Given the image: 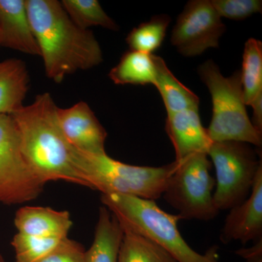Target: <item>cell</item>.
I'll use <instances>...</instances> for the list:
<instances>
[{
	"label": "cell",
	"mask_w": 262,
	"mask_h": 262,
	"mask_svg": "<svg viewBox=\"0 0 262 262\" xmlns=\"http://www.w3.org/2000/svg\"><path fill=\"white\" fill-rule=\"evenodd\" d=\"M57 119L63 136L72 147L82 152H106L107 132L84 101L69 108H57Z\"/></svg>",
	"instance_id": "obj_10"
},
{
	"label": "cell",
	"mask_w": 262,
	"mask_h": 262,
	"mask_svg": "<svg viewBox=\"0 0 262 262\" xmlns=\"http://www.w3.org/2000/svg\"><path fill=\"white\" fill-rule=\"evenodd\" d=\"M76 168L88 187L101 194H121L156 201L163 196L177 161L161 167L137 166L110 158L106 152H82L72 147Z\"/></svg>",
	"instance_id": "obj_4"
},
{
	"label": "cell",
	"mask_w": 262,
	"mask_h": 262,
	"mask_svg": "<svg viewBox=\"0 0 262 262\" xmlns=\"http://www.w3.org/2000/svg\"><path fill=\"white\" fill-rule=\"evenodd\" d=\"M165 130L175 149L177 161L195 153L208 155L213 143L202 124L199 110H184L167 115Z\"/></svg>",
	"instance_id": "obj_12"
},
{
	"label": "cell",
	"mask_w": 262,
	"mask_h": 262,
	"mask_svg": "<svg viewBox=\"0 0 262 262\" xmlns=\"http://www.w3.org/2000/svg\"><path fill=\"white\" fill-rule=\"evenodd\" d=\"M108 77L114 83L120 85H154L155 67L151 54L126 52L122 55L118 64L110 71Z\"/></svg>",
	"instance_id": "obj_18"
},
{
	"label": "cell",
	"mask_w": 262,
	"mask_h": 262,
	"mask_svg": "<svg viewBox=\"0 0 262 262\" xmlns=\"http://www.w3.org/2000/svg\"><path fill=\"white\" fill-rule=\"evenodd\" d=\"M61 3L72 21L81 29L101 27L118 30L117 24L106 14L97 0H63Z\"/></svg>",
	"instance_id": "obj_21"
},
{
	"label": "cell",
	"mask_w": 262,
	"mask_h": 262,
	"mask_svg": "<svg viewBox=\"0 0 262 262\" xmlns=\"http://www.w3.org/2000/svg\"><path fill=\"white\" fill-rule=\"evenodd\" d=\"M0 262H6L1 253H0Z\"/></svg>",
	"instance_id": "obj_29"
},
{
	"label": "cell",
	"mask_w": 262,
	"mask_h": 262,
	"mask_svg": "<svg viewBox=\"0 0 262 262\" xmlns=\"http://www.w3.org/2000/svg\"><path fill=\"white\" fill-rule=\"evenodd\" d=\"M258 155L247 143H212L208 156L215 170L213 203L219 211L232 209L247 199L258 169L262 166Z\"/></svg>",
	"instance_id": "obj_7"
},
{
	"label": "cell",
	"mask_w": 262,
	"mask_h": 262,
	"mask_svg": "<svg viewBox=\"0 0 262 262\" xmlns=\"http://www.w3.org/2000/svg\"><path fill=\"white\" fill-rule=\"evenodd\" d=\"M155 67V84L161 95L167 115L187 110H199L200 99L180 82L167 67L165 61L151 54Z\"/></svg>",
	"instance_id": "obj_17"
},
{
	"label": "cell",
	"mask_w": 262,
	"mask_h": 262,
	"mask_svg": "<svg viewBox=\"0 0 262 262\" xmlns=\"http://www.w3.org/2000/svg\"><path fill=\"white\" fill-rule=\"evenodd\" d=\"M29 86L27 65L22 60L0 61V115H12L24 106Z\"/></svg>",
	"instance_id": "obj_16"
},
{
	"label": "cell",
	"mask_w": 262,
	"mask_h": 262,
	"mask_svg": "<svg viewBox=\"0 0 262 262\" xmlns=\"http://www.w3.org/2000/svg\"><path fill=\"white\" fill-rule=\"evenodd\" d=\"M65 238L37 237L18 232L12 239L11 245L17 262H37L53 251Z\"/></svg>",
	"instance_id": "obj_23"
},
{
	"label": "cell",
	"mask_w": 262,
	"mask_h": 262,
	"mask_svg": "<svg viewBox=\"0 0 262 262\" xmlns=\"http://www.w3.org/2000/svg\"><path fill=\"white\" fill-rule=\"evenodd\" d=\"M225 25L209 0H193L177 18L171 34V44L182 56L201 55L218 48Z\"/></svg>",
	"instance_id": "obj_9"
},
{
	"label": "cell",
	"mask_w": 262,
	"mask_h": 262,
	"mask_svg": "<svg viewBox=\"0 0 262 262\" xmlns=\"http://www.w3.org/2000/svg\"><path fill=\"white\" fill-rule=\"evenodd\" d=\"M123 230L118 262H177L151 239L128 229Z\"/></svg>",
	"instance_id": "obj_19"
},
{
	"label": "cell",
	"mask_w": 262,
	"mask_h": 262,
	"mask_svg": "<svg viewBox=\"0 0 262 262\" xmlns=\"http://www.w3.org/2000/svg\"><path fill=\"white\" fill-rule=\"evenodd\" d=\"M262 238V166L258 169L252 189L247 199L229 210L221 230L222 244L249 241Z\"/></svg>",
	"instance_id": "obj_11"
},
{
	"label": "cell",
	"mask_w": 262,
	"mask_h": 262,
	"mask_svg": "<svg viewBox=\"0 0 262 262\" xmlns=\"http://www.w3.org/2000/svg\"><path fill=\"white\" fill-rule=\"evenodd\" d=\"M211 3L221 18L235 20H244L262 9L260 0H212Z\"/></svg>",
	"instance_id": "obj_24"
},
{
	"label": "cell",
	"mask_w": 262,
	"mask_h": 262,
	"mask_svg": "<svg viewBox=\"0 0 262 262\" xmlns=\"http://www.w3.org/2000/svg\"><path fill=\"white\" fill-rule=\"evenodd\" d=\"M235 253L246 261L262 258V238L256 241L251 247L239 248L235 251Z\"/></svg>",
	"instance_id": "obj_26"
},
{
	"label": "cell",
	"mask_w": 262,
	"mask_h": 262,
	"mask_svg": "<svg viewBox=\"0 0 262 262\" xmlns=\"http://www.w3.org/2000/svg\"><path fill=\"white\" fill-rule=\"evenodd\" d=\"M246 262H262V258H256V259L248 260Z\"/></svg>",
	"instance_id": "obj_28"
},
{
	"label": "cell",
	"mask_w": 262,
	"mask_h": 262,
	"mask_svg": "<svg viewBox=\"0 0 262 262\" xmlns=\"http://www.w3.org/2000/svg\"><path fill=\"white\" fill-rule=\"evenodd\" d=\"M177 163L162 196L182 220H214L220 211L213 203L215 180L208 155L195 153Z\"/></svg>",
	"instance_id": "obj_6"
},
{
	"label": "cell",
	"mask_w": 262,
	"mask_h": 262,
	"mask_svg": "<svg viewBox=\"0 0 262 262\" xmlns=\"http://www.w3.org/2000/svg\"><path fill=\"white\" fill-rule=\"evenodd\" d=\"M84 254L83 246L67 237L53 251L37 262H84Z\"/></svg>",
	"instance_id": "obj_25"
},
{
	"label": "cell",
	"mask_w": 262,
	"mask_h": 262,
	"mask_svg": "<svg viewBox=\"0 0 262 262\" xmlns=\"http://www.w3.org/2000/svg\"><path fill=\"white\" fill-rule=\"evenodd\" d=\"M45 185L24 157L13 118L0 115V203L17 205L33 201Z\"/></svg>",
	"instance_id": "obj_8"
},
{
	"label": "cell",
	"mask_w": 262,
	"mask_h": 262,
	"mask_svg": "<svg viewBox=\"0 0 262 262\" xmlns=\"http://www.w3.org/2000/svg\"><path fill=\"white\" fill-rule=\"evenodd\" d=\"M0 39L1 47L40 56L26 0H0Z\"/></svg>",
	"instance_id": "obj_13"
},
{
	"label": "cell",
	"mask_w": 262,
	"mask_h": 262,
	"mask_svg": "<svg viewBox=\"0 0 262 262\" xmlns=\"http://www.w3.org/2000/svg\"><path fill=\"white\" fill-rule=\"evenodd\" d=\"M198 74L211 95L213 115L207 132L212 142L239 141L261 148L262 134L246 111L241 71L224 77L218 66L209 60L198 68Z\"/></svg>",
	"instance_id": "obj_5"
},
{
	"label": "cell",
	"mask_w": 262,
	"mask_h": 262,
	"mask_svg": "<svg viewBox=\"0 0 262 262\" xmlns=\"http://www.w3.org/2000/svg\"><path fill=\"white\" fill-rule=\"evenodd\" d=\"M124 230L116 216L104 206L99 208L93 244L84 262H118Z\"/></svg>",
	"instance_id": "obj_15"
},
{
	"label": "cell",
	"mask_w": 262,
	"mask_h": 262,
	"mask_svg": "<svg viewBox=\"0 0 262 262\" xmlns=\"http://www.w3.org/2000/svg\"><path fill=\"white\" fill-rule=\"evenodd\" d=\"M57 108L51 95L44 93L37 95L32 104L10 115L22 153L45 184L63 181L88 187L74 163L72 146L58 125Z\"/></svg>",
	"instance_id": "obj_2"
},
{
	"label": "cell",
	"mask_w": 262,
	"mask_h": 262,
	"mask_svg": "<svg viewBox=\"0 0 262 262\" xmlns=\"http://www.w3.org/2000/svg\"><path fill=\"white\" fill-rule=\"evenodd\" d=\"M14 224L19 233L61 239L68 237L73 225L68 211L40 206H25L18 209Z\"/></svg>",
	"instance_id": "obj_14"
},
{
	"label": "cell",
	"mask_w": 262,
	"mask_h": 262,
	"mask_svg": "<svg viewBox=\"0 0 262 262\" xmlns=\"http://www.w3.org/2000/svg\"><path fill=\"white\" fill-rule=\"evenodd\" d=\"M0 47H1V39H0Z\"/></svg>",
	"instance_id": "obj_30"
},
{
	"label": "cell",
	"mask_w": 262,
	"mask_h": 262,
	"mask_svg": "<svg viewBox=\"0 0 262 262\" xmlns=\"http://www.w3.org/2000/svg\"><path fill=\"white\" fill-rule=\"evenodd\" d=\"M241 73L245 104L251 106L262 94V44L254 38L245 45Z\"/></svg>",
	"instance_id": "obj_20"
},
{
	"label": "cell",
	"mask_w": 262,
	"mask_h": 262,
	"mask_svg": "<svg viewBox=\"0 0 262 262\" xmlns=\"http://www.w3.org/2000/svg\"><path fill=\"white\" fill-rule=\"evenodd\" d=\"M33 33L48 78L61 83L67 76L103 61L101 46L91 31L79 28L56 0H26Z\"/></svg>",
	"instance_id": "obj_1"
},
{
	"label": "cell",
	"mask_w": 262,
	"mask_h": 262,
	"mask_svg": "<svg viewBox=\"0 0 262 262\" xmlns=\"http://www.w3.org/2000/svg\"><path fill=\"white\" fill-rule=\"evenodd\" d=\"M170 23L168 15H158L135 27L126 38L130 51L152 54L162 46Z\"/></svg>",
	"instance_id": "obj_22"
},
{
	"label": "cell",
	"mask_w": 262,
	"mask_h": 262,
	"mask_svg": "<svg viewBox=\"0 0 262 262\" xmlns=\"http://www.w3.org/2000/svg\"><path fill=\"white\" fill-rule=\"evenodd\" d=\"M101 201L116 216L122 228L158 244L177 262H220L217 248L204 254L194 251L178 228V214L164 211L154 201L121 194H101Z\"/></svg>",
	"instance_id": "obj_3"
},
{
	"label": "cell",
	"mask_w": 262,
	"mask_h": 262,
	"mask_svg": "<svg viewBox=\"0 0 262 262\" xmlns=\"http://www.w3.org/2000/svg\"><path fill=\"white\" fill-rule=\"evenodd\" d=\"M253 108V126L258 133L262 134V94H260L251 105Z\"/></svg>",
	"instance_id": "obj_27"
}]
</instances>
